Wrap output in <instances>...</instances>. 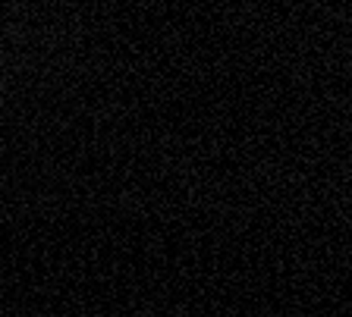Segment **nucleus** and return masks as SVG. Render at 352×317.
<instances>
[]
</instances>
